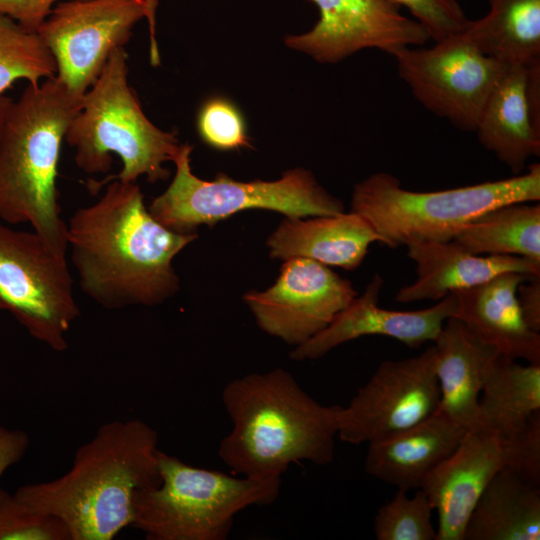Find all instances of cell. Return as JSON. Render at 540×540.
Returning <instances> with one entry per match:
<instances>
[{
    "label": "cell",
    "instance_id": "6da1fadb",
    "mask_svg": "<svg viewBox=\"0 0 540 540\" xmlns=\"http://www.w3.org/2000/svg\"><path fill=\"white\" fill-rule=\"evenodd\" d=\"M94 203L67 223V244L80 289L98 305L116 310L154 306L179 289L175 256L198 235L159 223L136 182H107Z\"/></svg>",
    "mask_w": 540,
    "mask_h": 540
},
{
    "label": "cell",
    "instance_id": "7a4b0ae2",
    "mask_svg": "<svg viewBox=\"0 0 540 540\" xmlns=\"http://www.w3.org/2000/svg\"><path fill=\"white\" fill-rule=\"evenodd\" d=\"M158 433L140 419L101 425L59 478L18 487L33 510L60 518L71 540H111L131 526L135 497L158 486Z\"/></svg>",
    "mask_w": 540,
    "mask_h": 540
},
{
    "label": "cell",
    "instance_id": "3957f363",
    "mask_svg": "<svg viewBox=\"0 0 540 540\" xmlns=\"http://www.w3.org/2000/svg\"><path fill=\"white\" fill-rule=\"evenodd\" d=\"M222 402L232 429L218 455L240 476L281 479L294 463L329 465L335 457L339 405H323L293 375L275 368L230 381Z\"/></svg>",
    "mask_w": 540,
    "mask_h": 540
},
{
    "label": "cell",
    "instance_id": "277c9868",
    "mask_svg": "<svg viewBox=\"0 0 540 540\" xmlns=\"http://www.w3.org/2000/svg\"><path fill=\"white\" fill-rule=\"evenodd\" d=\"M56 75L28 84L13 101L0 137V219L30 224L52 248L67 253L56 178L62 142L82 104Z\"/></svg>",
    "mask_w": 540,
    "mask_h": 540
},
{
    "label": "cell",
    "instance_id": "5b68a950",
    "mask_svg": "<svg viewBox=\"0 0 540 540\" xmlns=\"http://www.w3.org/2000/svg\"><path fill=\"white\" fill-rule=\"evenodd\" d=\"M127 60L124 48L111 54L65 134L77 167L87 174L108 172L113 154L121 160L117 175L88 183L94 194L114 179L136 182L145 176L151 183L166 180L170 171L164 164L173 162L181 145L175 132L161 130L145 115L128 82Z\"/></svg>",
    "mask_w": 540,
    "mask_h": 540
},
{
    "label": "cell",
    "instance_id": "8992f818",
    "mask_svg": "<svg viewBox=\"0 0 540 540\" xmlns=\"http://www.w3.org/2000/svg\"><path fill=\"white\" fill-rule=\"evenodd\" d=\"M540 200V164L526 173L475 185L411 191L387 172L355 185L351 211L365 217L389 248L425 241H450L467 223L495 207Z\"/></svg>",
    "mask_w": 540,
    "mask_h": 540
},
{
    "label": "cell",
    "instance_id": "52a82bcc",
    "mask_svg": "<svg viewBox=\"0 0 540 540\" xmlns=\"http://www.w3.org/2000/svg\"><path fill=\"white\" fill-rule=\"evenodd\" d=\"M161 481L135 497L132 527L148 540H225L235 516L274 503L281 479L233 476L158 451Z\"/></svg>",
    "mask_w": 540,
    "mask_h": 540
},
{
    "label": "cell",
    "instance_id": "ba28073f",
    "mask_svg": "<svg viewBox=\"0 0 540 540\" xmlns=\"http://www.w3.org/2000/svg\"><path fill=\"white\" fill-rule=\"evenodd\" d=\"M192 150L187 143L180 145L173 159L176 171L172 182L148 207L150 214L171 231L193 234L201 225L212 226L246 209L273 210L287 218L344 212L342 202L308 170L292 169L275 181L241 182L224 173L207 181L192 172Z\"/></svg>",
    "mask_w": 540,
    "mask_h": 540
},
{
    "label": "cell",
    "instance_id": "9c48e42d",
    "mask_svg": "<svg viewBox=\"0 0 540 540\" xmlns=\"http://www.w3.org/2000/svg\"><path fill=\"white\" fill-rule=\"evenodd\" d=\"M66 254L33 230L0 222V309L57 352L67 349V334L80 315Z\"/></svg>",
    "mask_w": 540,
    "mask_h": 540
},
{
    "label": "cell",
    "instance_id": "30bf717a",
    "mask_svg": "<svg viewBox=\"0 0 540 540\" xmlns=\"http://www.w3.org/2000/svg\"><path fill=\"white\" fill-rule=\"evenodd\" d=\"M156 7L157 0H67L54 6L36 32L55 60L56 76L83 97L142 18L150 23L151 61L159 63Z\"/></svg>",
    "mask_w": 540,
    "mask_h": 540
},
{
    "label": "cell",
    "instance_id": "8fae6325",
    "mask_svg": "<svg viewBox=\"0 0 540 540\" xmlns=\"http://www.w3.org/2000/svg\"><path fill=\"white\" fill-rule=\"evenodd\" d=\"M435 43L395 53L399 76L429 111L475 131L506 64L484 55L463 33Z\"/></svg>",
    "mask_w": 540,
    "mask_h": 540
},
{
    "label": "cell",
    "instance_id": "7c38bea8",
    "mask_svg": "<svg viewBox=\"0 0 540 540\" xmlns=\"http://www.w3.org/2000/svg\"><path fill=\"white\" fill-rule=\"evenodd\" d=\"M436 349L383 361L338 415L337 437L346 443H372L398 434L434 413L440 401Z\"/></svg>",
    "mask_w": 540,
    "mask_h": 540
},
{
    "label": "cell",
    "instance_id": "4fadbf2b",
    "mask_svg": "<svg viewBox=\"0 0 540 540\" xmlns=\"http://www.w3.org/2000/svg\"><path fill=\"white\" fill-rule=\"evenodd\" d=\"M357 295L352 283L328 266L293 257L285 260L273 286L246 293L244 301L263 331L296 347L328 326Z\"/></svg>",
    "mask_w": 540,
    "mask_h": 540
},
{
    "label": "cell",
    "instance_id": "5bb4252c",
    "mask_svg": "<svg viewBox=\"0 0 540 540\" xmlns=\"http://www.w3.org/2000/svg\"><path fill=\"white\" fill-rule=\"evenodd\" d=\"M312 1L320 12L318 22L304 34L287 36L285 43L318 62H338L365 48L394 55L430 39L419 22L387 0Z\"/></svg>",
    "mask_w": 540,
    "mask_h": 540
},
{
    "label": "cell",
    "instance_id": "9a60e30c",
    "mask_svg": "<svg viewBox=\"0 0 540 540\" xmlns=\"http://www.w3.org/2000/svg\"><path fill=\"white\" fill-rule=\"evenodd\" d=\"M383 278L375 274L364 292L319 333L291 352L294 360H314L341 344L363 336H385L408 347L433 342L444 323L453 317L457 301L453 293L434 305L415 311H396L378 305Z\"/></svg>",
    "mask_w": 540,
    "mask_h": 540
},
{
    "label": "cell",
    "instance_id": "2e32d148",
    "mask_svg": "<svg viewBox=\"0 0 540 540\" xmlns=\"http://www.w3.org/2000/svg\"><path fill=\"white\" fill-rule=\"evenodd\" d=\"M504 467L498 435L483 428L465 433L456 449L427 475L420 487L437 512L436 540H463L477 501Z\"/></svg>",
    "mask_w": 540,
    "mask_h": 540
},
{
    "label": "cell",
    "instance_id": "e0dca14e",
    "mask_svg": "<svg viewBox=\"0 0 540 540\" xmlns=\"http://www.w3.org/2000/svg\"><path fill=\"white\" fill-rule=\"evenodd\" d=\"M475 132L485 149L515 174L540 154V62L508 64Z\"/></svg>",
    "mask_w": 540,
    "mask_h": 540
},
{
    "label": "cell",
    "instance_id": "ac0fdd59",
    "mask_svg": "<svg viewBox=\"0 0 540 540\" xmlns=\"http://www.w3.org/2000/svg\"><path fill=\"white\" fill-rule=\"evenodd\" d=\"M406 247L417 278L397 292L395 299L400 303L438 301L506 272L540 276V263L519 256L476 255L454 240L416 242Z\"/></svg>",
    "mask_w": 540,
    "mask_h": 540
},
{
    "label": "cell",
    "instance_id": "d6986e66",
    "mask_svg": "<svg viewBox=\"0 0 540 540\" xmlns=\"http://www.w3.org/2000/svg\"><path fill=\"white\" fill-rule=\"evenodd\" d=\"M534 276L506 272L470 288L453 292V317L500 355L540 364V333L524 322L517 301L518 286Z\"/></svg>",
    "mask_w": 540,
    "mask_h": 540
},
{
    "label": "cell",
    "instance_id": "ffe728a7",
    "mask_svg": "<svg viewBox=\"0 0 540 540\" xmlns=\"http://www.w3.org/2000/svg\"><path fill=\"white\" fill-rule=\"evenodd\" d=\"M467 431L437 408L418 424L369 443L365 471L398 489H419L427 475L456 449Z\"/></svg>",
    "mask_w": 540,
    "mask_h": 540
},
{
    "label": "cell",
    "instance_id": "44dd1931",
    "mask_svg": "<svg viewBox=\"0 0 540 540\" xmlns=\"http://www.w3.org/2000/svg\"><path fill=\"white\" fill-rule=\"evenodd\" d=\"M381 237L362 215L351 211L312 219L286 218L268 239L272 258L312 259L326 266L354 270L366 257L369 246Z\"/></svg>",
    "mask_w": 540,
    "mask_h": 540
},
{
    "label": "cell",
    "instance_id": "7402d4cb",
    "mask_svg": "<svg viewBox=\"0 0 540 540\" xmlns=\"http://www.w3.org/2000/svg\"><path fill=\"white\" fill-rule=\"evenodd\" d=\"M433 343L440 391L438 409L467 430L477 428L485 376L499 353L455 317L446 320Z\"/></svg>",
    "mask_w": 540,
    "mask_h": 540
},
{
    "label": "cell",
    "instance_id": "603a6c76",
    "mask_svg": "<svg viewBox=\"0 0 540 540\" xmlns=\"http://www.w3.org/2000/svg\"><path fill=\"white\" fill-rule=\"evenodd\" d=\"M540 485L503 468L477 501L463 540H539Z\"/></svg>",
    "mask_w": 540,
    "mask_h": 540
},
{
    "label": "cell",
    "instance_id": "cb8c5ba5",
    "mask_svg": "<svg viewBox=\"0 0 540 540\" xmlns=\"http://www.w3.org/2000/svg\"><path fill=\"white\" fill-rule=\"evenodd\" d=\"M540 413V364L503 355L491 363L479 398L478 427L505 438Z\"/></svg>",
    "mask_w": 540,
    "mask_h": 540
},
{
    "label": "cell",
    "instance_id": "d4e9b609",
    "mask_svg": "<svg viewBox=\"0 0 540 540\" xmlns=\"http://www.w3.org/2000/svg\"><path fill=\"white\" fill-rule=\"evenodd\" d=\"M490 11L470 20L463 35L501 63L540 62V0H489Z\"/></svg>",
    "mask_w": 540,
    "mask_h": 540
},
{
    "label": "cell",
    "instance_id": "484cf974",
    "mask_svg": "<svg viewBox=\"0 0 540 540\" xmlns=\"http://www.w3.org/2000/svg\"><path fill=\"white\" fill-rule=\"evenodd\" d=\"M453 240L476 255L519 256L540 263V205L513 202L464 225Z\"/></svg>",
    "mask_w": 540,
    "mask_h": 540
},
{
    "label": "cell",
    "instance_id": "4316f807",
    "mask_svg": "<svg viewBox=\"0 0 540 540\" xmlns=\"http://www.w3.org/2000/svg\"><path fill=\"white\" fill-rule=\"evenodd\" d=\"M56 72L55 60L37 32L0 15V95L18 80L35 85Z\"/></svg>",
    "mask_w": 540,
    "mask_h": 540
},
{
    "label": "cell",
    "instance_id": "83f0119b",
    "mask_svg": "<svg viewBox=\"0 0 540 540\" xmlns=\"http://www.w3.org/2000/svg\"><path fill=\"white\" fill-rule=\"evenodd\" d=\"M398 489L394 498L377 510L373 531L377 540H436L433 506L421 489L414 495Z\"/></svg>",
    "mask_w": 540,
    "mask_h": 540
},
{
    "label": "cell",
    "instance_id": "f1b7e54d",
    "mask_svg": "<svg viewBox=\"0 0 540 540\" xmlns=\"http://www.w3.org/2000/svg\"><path fill=\"white\" fill-rule=\"evenodd\" d=\"M0 540H71L64 522L0 489Z\"/></svg>",
    "mask_w": 540,
    "mask_h": 540
},
{
    "label": "cell",
    "instance_id": "f546056e",
    "mask_svg": "<svg viewBox=\"0 0 540 540\" xmlns=\"http://www.w3.org/2000/svg\"><path fill=\"white\" fill-rule=\"evenodd\" d=\"M197 129L202 140L219 150L249 147V138L239 110L224 98H212L199 110Z\"/></svg>",
    "mask_w": 540,
    "mask_h": 540
},
{
    "label": "cell",
    "instance_id": "4dcf8cb0",
    "mask_svg": "<svg viewBox=\"0 0 540 540\" xmlns=\"http://www.w3.org/2000/svg\"><path fill=\"white\" fill-rule=\"evenodd\" d=\"M387 1L406 7L435 42L463 33L470 22L457 0Z\"/></svg>",
    "mask_w": 540,
    "mask_h": 540
},
{
    "label": "cell",
    "instance_id": "1f68e13d",
    "mask_svg": "<svg viewBox=\"0 0 540 540\" xmlns=\"http://www.w3.org/2000/svg\"><path fill=\"white\" fill-rule=\"evenodd\" d=\"M501 440L504 468L540 485V413L531 417L520 430Z\"/></svg>",
    "mask_w": 540,
    "mask_h": 540
},
{
    "label": "cell",
    "instance_id": "d6a6232c",
    "mask_svg": "<svg viewBox=\"0 0 540 540\" xmlns=\"http://www.w3.org/2000/svg\"><path fill=\"white\" fill-rule=\"evenodd\" d=\"M59 0H0V15L36 32Z\"/></svg>",
    "mask_w": 540,
    "mask_h": 540
},
{
    "label": "cell",
    "instance_id": "836d02e7",
    "mask_svg": "<svg viewBox=\"0 0 540 540\" xmlns=\"http://www.w3.org/2000/svg\"><path fill=\"white\" fill-rule=\"evenodd\" d=\"M521 315L526 325L540 332V276L522 282L516 292Z\"/></svg>",
    "mask_w": 540,
    "mask_h": 540
},
{
    "label": "cell",
    "instance_id": "e575fe53",
    "mask_svg": "<svg viewBox=\"0 0 540 540\" xmlns=\"http://www.w3.org/2000/svg\"><path fill=\"white\" fill-rule=\"evenodd\" d=\"M29 444L30 439L25 431L0 426V478L25 456Z\"/></svg>",
    "mask_w": 540,
    "mask_h": 540
},
{
    "label": "cell",
    "instance_id": "d590c367",
    "mask_svg": "<svg viewBox=\"0 0 540 540\" xmlns=\"http://www.w3.org/2000/svg\"><path fill=\"white\" fill-rule=\"evenodd\" d=\"M13 101V99L4 94L0 95V137Z\"/></svg>",
    "mask_w": 540,
    "mask_h": 540
}]
</instances>
